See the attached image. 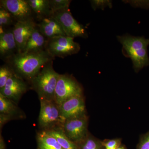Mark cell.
<instances>
[{
    "label": "cell",
    "instance_id": "12",
    "mask_svg": "<svg viewBox=\"0 0 149 149\" xmlns=\"http://www.w3.org/2000/svg\"><path fill=\"white\" fill-rule=\"evenodd\" d=\"M37 24L33 19L25 21L17 22L13 27L15 39L18 53L23 52L28 39Z\"/></svg>",
    "mask_w": 149,
    "mask_h": 149
},
{
    "label": "cell",
    "instance_id": "20",
    "mask_svg": "<svg viewBox=\"0 0 149 149\" xmlns=\"http://www.w3.org/2000/svg\"><path fill=\"white\" fill-rule=\"evenodd\" d=\"M14 19L6 10L0 6V33L6 28L16 23Z\"/></svg>",
    "mask_w": 149,
    "mask_h": 149
},
{
    "label": "cell",
    "instance_id": "22",
    "mask_svg": "<svg viewBox=\"0 0 149 149\" xmlns=\"http://www.w3.org/2000/svg\"><path fill=\"white\" fill-rule=\"evenodd\" d=\"M13 70L6 63L0 67V91L2 90L8 79L14 74Z\"/></svg>",
    "mask_w": 149,
    "mask_h": 149
},
{
    "label": "cell",
    "instance_id": "6",
    "mask_svg": "<svg viewBox=\"0 0 149 149\" xmlns=\"http://www.w3.org/2000/svg\"><path fill=\"white\" fill-rule=\"evenodd\" d=\"M81 85L71 75L60 74L55 94V101L59 106L67 100L74 96L82 95Z\"/></svg>",
    "mask_w": 149,
    "mask_h": 149
},
{
    "label": "cell",
    "instance_id": "17",
    "mask_svg": "<svg viewBox=\"0 0 149 149\" xmlns=\"http://www.w3.org/2000/svg\"><path fill=\"white\" fill-rule=\"evenodd\" d=\"M45 131L55 138L63 149H80L78 144L72 142L67 137L61 127L58 126Z\"/></svg>",
    "mask_w": 149,
    "mask_h": 149
},
{
    "label": "cell",
    "instance_id": "5",
    "mask_svg": "<svg viewBox=\"0 0 149 149\" xmlns=\"http://www.w3.org/2000/svg\"><path fill=\"white\" fill-rule=\"evenodd\" d=\"M39 124L43 130L61 127L64 122L61 116L59 106L55 101L40 100Z\"/></svg>",
    "mask_w": 149,
    "mask_h": 149
},
{
    "label": "cell",
    "instance_id": "2",
    "mask_svg": "<svg viewBox=\"0 0 149 149\" xmlns=\"http://www.w3.org/2000/svg\"><path fill=\"white\" fill-rule=\"evenodd\" d=\"M117 39L122 45L125 54L132 60L136 72L149 65L148 52L149 39L129 35L117 36Z\"/></svg>",
    "mask_w": 149,
    "mask_h": 149
},
{
    "label": "cell",
    "instance_id": "21",
    "mask_svg": "<svg viewBox=\"0 0 149 149\" xmlns=\"http://www.w3.org/2000/svg\"><path fill=\"white\" fill-rule=\"evenodd\" d=\"M78 145L80 149H105L101 141L89 134Z\"/></svg>",
    "mask_w": 149,
    "mask_h": 149
},
{
    "label": "cell",
    "instance_id": "27",
    "mask_svg": "<svg viewBox=\"0 0 149 149\" xmlns=\"http://www.w3.org/2000/svg\"><path fill=\"white\" fill-rule=\"evenodd\" d=\"M0 149H6L5 142L1 134L0 135Z\"/></svg>",
    "mask_w": 149,
    "mask_h": 149
},
{
    "label": "cell",
    "instance_id": "4",
    "mask_svg": "<svg viewBox=\"0 0 149 149\" xmlns=\"http://www.w3.org/2000/svg\"><path fill=\"white\" fill-rule=\"evenodd\" d=\"M80 47L74 41V38L67 36H60L48 39L45 50L54 58H64L78 53Z\"/></svg>",
    "mask_w": 149,
    "mask_h": 149
},
{
    "label": "cell",
    "instance_id": "10",
    "mask_svg": "<svg viewBox=\"0 0 149 149\" xmlns=\"http://www.w3.org/2000/svg\"><path fill=\"white\" fill-rule=\"evenodd\" d=\"M61 116L63 120L74 118L85 115L86 108L82 95L74 96L67 100L59 106Z\"/></svg>",
    "mask_w": 149,
    "mask_h": 149
},
{
    "label": "cell",
    "instance_id": "23",
    "mask_svg": "<svg viewBox=\"0 0 149 149\" xmlns=\"http://www.w3.org/2000/svg\"><path fill=\"white\" fill-rule=\"evenodd\" d=\"M70 0H49V6L53 14L56 12L69 8Z\"/></svg>",
    "mask_w": 149,
    "mask_h": 149
},
{
    "label": "cell",
    "instance_id": "11",
    "mask_svg": "<svg viewBox=\"0 0 149 149\" xmlns=\"http://www.w3.org/2000/svg\"><path fill=\"white\" fill-rule=\"evenodd\" d=\"M28 86L24 80L15 73L8 80L0 94L17 103L22 96L26 93Z\"/></svg>",
    "mask_w": 149,
    "mask_h": 149
},
{
    "label": "cell",
    "instance_id": "8",
    "mask_svg": "<svg viewBox=\"0 0 149 149\" xmlns=\"http://www.w3.org/2000/svg\"><path fill=\"white\" fill-rule=\"evenodd\" d=\"M88 118L86 115L64 120L61 128L67 137L72 142L79 144L88 135Z\"/></svg>",
    "mask_w": 149,
    "mask_h": 149
},
{
    "label": "cell",
    "instance_id": "18",
    "mask_svg": "<svg viewBox=\"0 0 149 149\" xmlns=\"http://www.w3.org/2000/svg\"><path fill=\"white\" fill-rule=\"evenodd\" d=\"M37 149H63L55 138L45 130L37 134Z\"/></svg>",
    "mask_w": 149,
    "mask_h": 149
},
{
    "label": "cell",
    "instance_id": "1",
    "mask_svg": "<svg viewBox=\"0 0 149 149\" xmlns=\"http://www.w3.org/2000/svg\"><path fill=\"white\" fill-rule=\"evenodd\" d=\"M54 59L45 50L37 53H17L5 62L16 75L31 82L43 67Z\"/></svg>",
    "mask_w": 149,
    "mask_h": 149
},
{
    "label": "cell",
    "instance_id": "7",
    "mask_svg": "<svg viewBox=\"0 0 149 149\" xmlns=\"http://www.w3.org/2000/svg\"><path fill=\"white\" fill-rule=\"evenodd\" d=\"M52 16L61 25L67 36L73 38H88V34L85 27L73 17L69 8L56 12Z\"/></svg>",
    "mask_w": 149,
    "mask_h": 149
},
{
    "label": "cell",
    "instance_id": "19",
    "mask_svg": "<svg viewBox=\"0 0 149 149\" xmlns=\"http://www.w3.org/2000/svg\"><path fill=\"white\" fill-rule=\"evenodd\" d=\"M16 103L0 94V115L10 119L18 115L19 111Z\"/></svg>",
    "mask_w": 149,
    "mask_h": 149
},
{
    "label": "cell",
    "instance_id": "16",
    "mask_svg": "<svg viewBox=\"0 0 149 149\" xmlns=\"http://www.w3.org/2000/svg\"><path fill=\"white\" fill-rule=\"evenodd\" d=\"M32 9L33 14L37 19H43L52 16L53 13L49 6V0H27Z\"/></svg>",
    "mask_w": 149,
    "mask_h": 149
},
{
    "label": "cell",
    "instance_id": "25",
    "mask_svg": "<svg viewBox=\"0 0 149 149\" xmlns=\"http://www.w3.org/2000/svg\"><path fill=\"white\" fill-rule=\"evenodd\" d=\"M102 143L105 149L114 148L120 146L121 141L119 139L106 140L102 142Z\"/></svg>",
    "mask_w": 149,
    "mask_h": 149
},
{
    "label": "cell",
    "instance_id": "3",
    "mask_svg": "<svg viewBox=\"0 0 149 149\" xmlns=\"http://www.w3.org/2000/svg\"><path fill=\"white\" fill-rule=\"evenodd\" d=\"M59 75L54 70L53 61H51L46 63L32 79L30 83L38 94L40 100L55 101L56 86Z\"/></svg>",
    "mask_w": 149,
    "mask_h": 149
},
{
    "label": "cell",
    "instance_id": "28",
    "mask_svg": "<svg viewBox=\"0 0 149 149\" xmlns=\"http://www.w3.org/2000/svg\"><path fill=\"white\" fill-rule=\"evenodd\" d=\"M117 148H114L109 149H116Z\"/></svg>",
    "mask_w": 149,
    "mask_h": 149
},
{
    "label": "cell",
    "instance_id": "13",
    "mask_svg": "<svg viewBox=\"0 0 149 149\" xmlns=\"http://www.w3.org/2000/svg\"><path fill=\"white\" fill-rule=\"evenodd\" d=\"M18 53L17 46L13 27L6 29L0 33V56L1 58L5 61L12 56Z\"/></svg>",
    "mask_w": 149,
    "mask_h": 149
},
{
    "label": "cell",
    "instance_id": "26",
    "mask_svg": "<svg viewBox=\"0 0 149 149\" xmlns=\"http://www.w3.org/2000/svg\"><path fill=\"white\" fill-rule=\"evenodd\" d=\"M136 149H149V132L141 139Z\"/></svg>",
    "mask_w": 149,
    "mask_h": 149
},
{
    "label": "cell",
    "instance_id": "9",
    "mask_svg": "<svg viewBox=\"0 0 149 149\" xmlns=\"http://www.w3.org/2000/svg\"><path fill=\"white\" fill-rule=\"evenodd\" d=\"M0 6L6 10L17 22L33 19V12L27 0H1Z\"/></svg>",
    "mask_w": 149,
    "mask_h": 149
},
{
    "label": "cell",
    "instance_id": "24",
    "mask_svg": "<svg viewBox=\"0 0 149 149\" xmlns=\"http://www.w3.org/2000/svg\"><path fill=\"white\" fill-rule=\"evenodd\" d=\"M91 6L94 10L97 8L102 9L106 7L109 6L112 7V2L109 1H91Z\"/></svg>",
    "mask_w": 149,
    "mask_h": 149
},
{
    "label": "cell",
    "instance_id": "14",
    "mask_svg": "<svg viewBox=\"0 0 149 149\" xmlns=\"http://www.w3.org/2000/svg\"><path fill=\"white\" fill-rule=\"evenodd\" d=\"M37 26L40 32L47 39L60 36H66L58 22L53 16L40 20Z\"/></svg>",
    "mask_w": 149,
    "mask_h": 149
},
{
    "label": "cell",
    "instance_id": "15",
    "mask_svg": "<svg viewBox=\"0 0 149 149\" xmlns=\"http://www.w3.org/2000/svg\"><path fill=\"white\" fill-rule=\"evenodd\" d=\"M47 40L40 32L37 25L31 33L23 52L37 53L45 50Z\"/></svg>",
    "mask_w": 149,
    "mask_h": 149
}]
</instances>
